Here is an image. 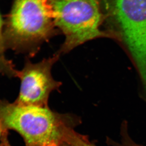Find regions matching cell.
Returning a JSON list of instances; mask_svg holds the SVG:
<instances>
[{"label": "cell", "mask_w": 146, "mask_h": 146, "mask_svg": "<svg viewBox=\"0 0 146 146\" xmlns=\"http://www.w3.org/2000/svg\"><path fill=\"white\" fill-rule=\"evenodd\" d=\"M0 123L22 136L25 146H60L65 133L78 120L48 107L20 105L0 99Z\"/></svg>", "instance_id": "cell-1"}, {"label": "cell", "mask_w": 146, "mask_h": 146, "mask_svg": "<svg viewBox=\"0 0 146 146\" xmlns=\"http://www.w3.org/2000/svg\"><path fill=\"white\" fill-rule=\"evenodd\" d=\"M60 33L54 21L50 0H16L7 34L12 46L34 56L42 44Z\"/></svg>", "instance_id": "cell-2"}, {"label": "cell", "mask_w": 146, "mask_h": 146, "mask_svg": "<svg viewBox=\"0 0 146 146\" xmlns=\"http://www.w3.org/2000/svg\"><path fill=\"white\" fill-rule=\"evenodd\" d=\"M50 2L55 25L65 36L57 52L59 54L106 35L100 29L102 16L97 0H50Z\"/></svg>", "instance_id": "cell-3"}, {"label": "cell", "mask_w": 146, "mask_h": 146, "mask_svg": "<svg viewBox=\"0 0 146 146\" xmlns=\"http://www.w3.org/2000/svg\"><path fill=\"white\" fill-rule=\"evenodd\" d=\"M115 12L126 44L146 78V0H115Z\"/></svg>", "instance_id": "cell-4"}, {"label": "cell", "mask_w": 146, "mask_h": 146, "mask_svg": "<svg viewBox=\"0 0 146 146\" xmlns=\"http://www.w3.org/2000/svg\"><path fill=\"white\" fill-rule=\"evenodd\" d=\"M57 52L52 57L37 63L26 61L22 71H18L21 80L19 96L14 102L20 105L48 107L50 94L58 90L61 82L55 80L52 75L53 65L59 58Z\"/></svg>", "instance_id": "cell-5"}, {"label": "cell", "mask_w": 146, "mask_h": 146, "mask_svg": "<svg viewBox=\"0 0 146 146\" xmlns=\"http://www.w3.org/2000/svg\"><path fill=\"white\" fill-rule=\"evenodd\" d=\"M64 142L73 146H96L91 143L86 136L75 131L73 128L69 129L66 131Z\"/></svg>", "instance_id": "cell-6"}, {"label": "cell", "mask_w": 146, "mask_h": 146, "mask_svg": "<svg viewBox=\"0 0 146 146\" xmlns=\"http://www.w3.org/2000/svg\"><path fill=\"white\" fill-rule=\"evenodd\" d=\"M0 146H11L8 139V130L0 123Z\"/></svg>", "instance_id": "cell-7"}, {"label": "cell", "mask_w": 146, "mask_h": 146, "mask_svg": "<svg viewBox=\"0 0 146 146\" xmlns=\"http://www.w3.org/2000/svg\"><path fill=\"white\" fill-rule=\"evenodd\" d=\"M2 19L0 14V53L2 52L4 50L3 41L2 35Z\"/></svg>", "instance_id": "cell-8"}, {"label": "cell", "mask_w": 146, "mask_h": 146, "mask_svg": "<svg viewBox=\"0 0 146 146\" xmlns=\"http://www.w3.org/2000/svg\"><path fill=\"white\" fill-rule=\"evenodd\" d=\"M11 65V64L10 63H7V64H6V61H4L3 58H0V68L2 67V65Z\"/></svg>", "instance_id": "cell-9"}, {"label": "cell", "mask_w": 146, "mask_h": 146, "mask_svg": "<svg viewBox=\"0 0 146 146\" xmlns=\"http://www.w3.org/2000/svg\"><path fill=\"white\" fill-rule=\"evenodd\" d=\"M60 146H73L72 145H70V144L68 143H66V142H64L62 145Z\"/></svg>", "instance_id": "cell-10"}, {"label": "cell", "mask_w": 146, "mask_h": 146, "mask_svg": "<svg viewBox=\"0 0 146 146\" xmlns=\"http://www.w3.org/2000/svg\"><path fill=\"white\" fill-rule=\"evenodd\" d=\"M126 146H139L137 145H135V144H134L131 143V144H128V145H126Z\"/></svg>", "instance_id": "cell-11"}]
</instances>
